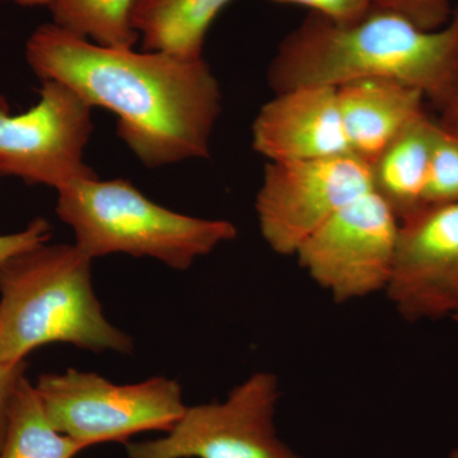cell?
<instances>
[{
  "instance_id": "6da1fadb",
  "label": "cell",
  "mask_w": 458,
  "mask_h": 458,
  "mask_svg": "<svg viewBox=\"0 0 458 458\" xmlns=\"http://www.w3.org/2000/svg\"><path fill=\"white\" fill-rule=\"evenodd\" d=\"M40 81H56L117 117V135L148 168L207 158L222 92L204 57L108 47L53 22L26 42Z\"/></svg>"
},
{
  "instance_id": "7a4b0ae2",
  "label": "cell",
  "mask_w": 458,
  "mask_h": 458,
  "mask_svg": "<svg viewBox=\"0 0 458 458\" xmlns=\"http://www.w3.org/2000/svg\"><path fill=\"white\" fill-rule=\"evenodd\" d=\"M366 78L409 84L445 110L458 83V7L436 31L377 8L351 25L310 13L279 45L267 71L276 93Z\"/></svg>"
},
{
  "instance_id": "3957f363",
  "label": "cell",
  "mask_w": 458,
  "mask_h": 458,
  "mask_svg": "<svg viewBox=\"0 0 458 458\" xmlns=\"http://www.w3.org/2000/svg\"><path fill=\"white\" fill-rule=\"evenodd\" d=\"M92 261L68 243H44L0 267V364L25 360L47 344L129 354L134 343L106 318Z\"/></svg>"
},
{
  "instance_id": "277c9868",
  "label": "cell",
  "mask_w": 458,
  "mask_h": 458,
  "mask_svg": "<svg viewBox=\"0 0 458 458\" xmlns=\"http://www.w3.org/2000/svg\"><path fill=\"white\" fill-rule=\"evenodd\" d=\"M56 192V216L72 228L74 245L90 260L123 254L186 270L238 233L225 219L167 209L123 179L99 180L95 174Z\"/></svg>"
},
{
  "instance_id": "5b68a950",
  "label": "cell",
  "mask_w": 458,
  "mask_h": 458,
  "mask_svg": "<svg viewBox=\"0 0 458 458\" xmlns=\"http://www.w3.org/2000/svg\"><path fill=\"white\" fill-rule=\"evenodd\" d=\"M35 390L51 426L87 448L125 443L148 430L168 432L188 408L179 382L165 377L116 385L98 373L69 369L42 375Z\"/></svg>"
},
{
  "instance_id": "8992f818",
  "label": "cell",
  "mask_w": 458,
  "mask_h": 458,
  "mask_svg": "<svg viewBox=\"0 0 458 458\" xmlns=\"http://www.w3.org/2000/svg\"><path fill=\"white\" fill-rule=\"evenodd\" d=\"M278 377L256 372L222 403L188 406L165 436L126 443V458H304L278 436Z\"/></svg>"
},
{
  "instance_id": "52a82bcc",
  "label": "cell",
  "mask_w": 458,
  "mask_h": 458,
  "mask_svg": "<svg viewBox=\"0 0 458 458\" xmlns=\"http://www.w3.org/2000/svg\"><path fill=\"white\" fill-rule=\"evenodd\" d=\"M399 216L373 190L345 205L298 247V264L337 303L386 292L393 278Z\"/></svg>"
},
{
  "instance_id": "ba28073f",
  "label": "cell",
  "mask_w": 458,
  "mask_h": 458,
  "mask_svg": "<svg viewBox=\"0 0 458 458\" xmlns=\"http://www.w3.org/2000/svg\"><path fill=\"white\" fill-rule=\"evenodd\" d=\"M92 111L74 89L56 81H42L38 101L21 114H12L0 95V176L56 191L95 176L84 159L93 132Z\"/></svg>"
},
{
  "instance_id": "9c48e42d",
  "label": "cell",
  "mask_w": 458,
  "mask_h": 458,
  "mask_svg": "<svg viewBox=\"0 0 458 458\" xmlns=\"http://www.w3.org/2000/svg\"><path fill=\"white\" fill-rule=\"evenodd\" d=\"M370 190L369 165L354 156L267 162L255 199L261 236L276 254L294 256L316 229Z\"/></svg>"
},
{
  "instance_id": "30bf717a",
  "label": "cell",
  "mask_w": 458,
  "mask_h": 458,
  "mask_svg": "<svg viewBox=\"0 0 458 458\" xmlns=\"http://www.w3.org/2000/svg\"><path fill=\"white\" fill-rule=\"evenodd\" d=\"M385 294L406 321L458 318V203L429 205L401 219Z\"/></svg>"
},
{
  "instance_id": "8fae6325",
  "label": "cell",
  "mask_w": 458,
  "mask_h": 458,
  "mask_svg": "<svg viewBox=\"0 0 458 458\" xmlns=\"http://www.w3.org/2000/svg\"><path fill=\"white\" fill-rule=\"evenodd\" d=\"M252 148L267 162L352 156L336 87L303 86L276 93L252 123Z\"/></svg>"
},
{
  "instance_id": "7c38bea8",
  "label": "cell",
  "mask_w": 458,
  "mask_h": 458,
  "mask_svg": "<svg viewBox=\"0 0 458 458\" xmlns=\"http://www.w3.org/2000/svg\"><path fill=\"white\" fill-rule=\"evenodd\" d=\"M337 102L352 156L366 165L399 132L426 113L423 92L386 78H366L336 87Z\"/></svg>"
},
{
  "instance_id": "4fadbf2b",
  "label": "cell",
  "mask_w": 458,
  "mask_h": 458,
  "mask_svg": "<svg viewBox=\"0 0 458 458\" xmlns=\"http://www.w3.org/2000/svg\"><path fill=\"white\" fill-rule=\"evenodd\" d=\"M438 117L423 113L409 123L369 165L372 190L401 219L424 207Z\"/></svg>"
},
{
  "instance_id": "5bb4252c",
  "label": "cell",
  "mask_w": 458,
  "mask_h": 458,
  "mask_svg": "<svg viewBox=\"0 0 458 458\" xmlns=\"http://www.w3.org/2000/svg\"><path fill=\"white\" fill-rule=\"evenodd\" d=\"M232 0H137L132 23L143 50L203 56L210 26Z\"/></svg>"
},
{
  "instance_id": "9a60e30c",
  "label": "cell",
  "mask_w": 458,
  "mask_h": 458,
  "mask_svg": "<svg viewBox=\"0 0 458 458\" xmlns=\"http://www.w3.org/2000/svg\"><path fill=\"white\" fill-rule=\"evenodd\" d=\"M86 448L51 426L35 386L23 377L12 401L0 458H73Z\"/></svg>"
},
{
  "instance_id": "2e32d148",
  "label": "cell",
  "mask_w": 458,
  "mask_h": 458,
  "mask_svg": "<svg viewBox=\"0 0 458 458\" xmlns=\"http://www.w3.org/2000/svg\"><path fill=\"white\" fill-rule=\"evenodd\" d=\"M137 0H53L54 25L108 47H134L140 40L132 23Z\"/></svg>"
},
{
  "instance_id": "e0dca14e",
  "label": "cell",
  "mask_w": 458,
  "mask_h": 458,
  "mask_svg": "<svg viewBox=\"0 0 458 458\" xmlns=\"http://www.w3.org/2000/svg\"><path fill=\"white\" fill-rule=\"evenodd\" d=\"M452 203H458V116L441 114L424 207Z\"/></svg>"
},
{
  "instance_id": "ac0fdd59",
  "label": "cell",
  "mask_w": 458,
  "mask_h": 458,
  "mask_svg": "<svg viewBox=\"0 0 458 458\" xmlns=\"http://www.w3.org/2000/svg\"><path fill=\"white\" fill-rule=\"evenodd\" d=\"M373 8L394 12L427 31H436L450 22L451 0H373Z\"/></svg>"
},
{
  "instance_id": "d6986e66",
  "label": "cell",
  "mask_w": 458,
  "mask_h": 458,
  "mask_svg": "<svg viewBox=\"0 0 458 458\" xmlns=\"http://www.w3.org/2000/svg\"><path fill=\"white\" fill-rule=\"evenodd\" d=\"M278 4L300 5L311 13L339 25H351L367 16L373 9V0H269Z\"/></svg>"
},
{
  "instance_id": "ffe728a7",
  "label": "cell",
  "mask_w": 458,
  "mask_h": 458,
  "mask_svg": "<svg viewBox=\"0 0 458 458\" xmlns=\"http://www.w3.org/2000/svg\"><path fill=\"white\" fill-rule=\"evenodd\" d=\"M53 237V228L45 218L33 219L22 231L0 234V267L27 250L44 245Z\"/></svg>"
},
{
  "instance_id": "44dd1931",
  "label": "cell",
  "mask_w": 458,
  "mask_h": 458,
  "mask_svg": "<svg viewBox=\"0 0 458 458\" xmlns=\"http://www.w3.org/2000/svg\"><path fill=\"white\" fill-rule=\"evenodd\" d=\"M25 372V360L14 364H0V448L7 433L12 401L21 379L26 376Z\"/></svg>"
},
{
  "instance_id": "7402d4cb",
  "label": "cell",
  "mask_w": 458,
  "mask_h": 458,
  "mask_svg": "<svg viewBox=\"0 0 458 458\" xmlns=\"http://www.w3.org/2000/svg\"><path fill=\"white\" fill-rule=\"evenodd\" d=\"M443 114H451V116H458V83L456 89H454V96H452L451 101L448 102L447 106L445 110L441 111Z\"/></svg>"
},
{
  "instance_id": "603a6c76",
  "label": "cell",
  "mask_w": 458,
  "mask_h": 458,
  "mask_svg": "<svg viewBox=\"0 0 458 458\" xmlns=\"http://www.w3.org/2000/svg\"><path fill=\"white\" fill-rule=\"evenodd\" d=\"M17 4L25 5V7H50L53 0H12Z\"/></svg>"
},
{
  "instance_id": "cb8c5ba5",
  "label": "cell",
  "mask_w": 458,
  "mask_h": 458,
  "mask_svg": "<svg viewBox=\"0 0 458 458\" xmlns=\"http://www.w3.org/2000/svg\"><path fill=\"white\" fill-rule=\"evenodd\" d=\"M450 458H458V448L451 452Z\"/></svg>"
},
{
  "instance_id": "d4e9b609",
  "label": "cell",
  "mask_w": 458,
  "mask_h": 458,
  "mask_svg": "<svg viewBox=\"0 0 458 458\" xmlns=\"http://www.w3.org/2000/svg\"><path fill=\"white\" fill-rule=\"evenodd\" d=\"M454 321H457V322H458V318H454Z\"/></svg>"
}]
</instances>
